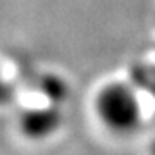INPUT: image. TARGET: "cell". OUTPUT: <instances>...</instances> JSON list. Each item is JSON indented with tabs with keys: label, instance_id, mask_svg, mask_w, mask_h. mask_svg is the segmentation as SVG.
<instances>
[{
	"label": "cell",
	"instance_id": "cell-1",
	"mask_svg": "<svg viewBox=\"0 0 155 155\" xmlns=\"http://www.w3.org/2000/svg\"><path fill=\"white\" fill-rule=\"evenodd\" d=\"M95 110L102 124L116 134H133L143 119L138 95L121 81L100 88L95 97Z\"/></svg>",
	"mask_w": 155,
	"mask_h": 155
},
{
	"label": "cell",
	"instance_id": "cell-2",
	"mask_svg": "<svg viewBox=\"0 0 155 155\" xmlns=\"http://www.w3.org/2000/svg\"><path fill=\"white\" fill-rule=\"evenodd\" d=\"M64 124V112L61 105L45 104L40 107L26 109L19 116V129L26 138L43 141L59 133Z\"/></svg>",
	"mask_w": 155,
	"mask_h": 155
},
{
	"label": "cell",
	"instance_id": "cell-3",
	"mask_svg": "<svg viewBox=\"0 0 155 155\" xmlns=\"http://www.w3.org/2000/svg\"><path fill=\"white\" fill-rule=\"evenodd\" d=\"M36 86H38V91L43 95V98L54 105L62 107L71 95V86L67 79L57 72H43L38 78Z\"/></svg>",
	"mask_w": 155,
	"mask_h": 155
},
{
	"label": "cell",
	"instance_id": "cell-4",
	"mask_svg": "<svg viewBox=\"0 0 155 155\" xmlns=\"http://www.w3.org/2000/svg\"><path fill=\"white\" fill-rule=\"evenodd\" d=\"M16 97V88H14V84L5 79V78L2 76V72H0V107H5L9 105L12 100Z\"/></svg>",
	"mask_w": 155,
	"mask_h": 155
},
{
	"label": "cell",
	"instance_id": "cell-5",
	"mask_svg": "<svg viewBox=\"0 0 155 155\" xmlns=\"http://www.w3.org/2000/svg\"><path fill=\"white\" fill-rule=\"evenodd\" d=\"M150 155H155V140L150 143Z\"/></svg>",
	"mask_w": 155,
	"mask_h": 155
}]
</instances>
